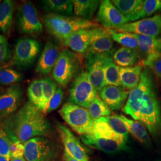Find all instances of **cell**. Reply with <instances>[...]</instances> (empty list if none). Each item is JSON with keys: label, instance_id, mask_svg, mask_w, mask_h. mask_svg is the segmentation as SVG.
<instances>
[{"label": "cell", "instance_id": "32", "mask_svg": "<svg viewBox=\"0 0 161 161\" xmlns=\"http://www.w3.org/2000/svg\"><path fill=\"white\" fill-rule=\"evenodd\" d=\"M99 119L106 122L114 132L121 136L122 137L124 138L125 141H127L129 131L127 125L118 115H110L108 116L102 117Z\"/></svg>", "mask_w": 161, "mask_h": 161}, {"label": "cell", "instance_id": "8", "mask_svg": "<svg viewBox=\"0 0 161 161\" xmlns=\"http://www.w3.org/2000/svg\"><path fill=\"white\" fill-rule=\"evenodd\" d=\"M24 144V158L26 161H54L55 146L49 140L42 137L31 138Z\"/></svg>", "mask_w": 161, "mask_h": 161}, {"label": "cell", "instance_id": "29", "mask_svg": "<svg viewBox=\"0 0 161 161\" xmlns=\"http://www.w3.org/2000/svg\"><path fill=\"white\" fill-rule=\"evenodd\" d=\"M92 134L100 137L113 140L122 143L126 142L124 138L114 132L106 122L100 119L94 120Z\"/></svg>", "mask_w": 161, "mask_h": 161}, {"label": "cell", "instance_id": "14", "mask_svg": "<svg viewBox=\"0 0 161 161\" xmlns=\"http://www.w3.org/2000/svg\"><path fill=\"white\" fill-rule=\"evenodd\" d=\"M56 126L64 144V152L78 161H88L86 150L69 128L59 122L56 123Z\"/></svg>", "mask_w": 161, "mask_h": 161}, {"label": "cell", "instance_id": "19", "mask_svg": "<svg viewBox=\"0 0 161 161\" xmlns=\"http://www.w3.org/2000/svg\"><path fill=\"white\" fill-rule=\"evenodd\" d=\"M81 140L86 146L106 153H115L126 147L125 143L100 137L92 133L82 136Z\"/></svg>", "mask_w": 161, "mask_h": 161}, {"label": "cell", "instance_id": "1", "mask_svg": "<svg viewBox=\"0 0 161 161\" xmlns=\"http://www.w3.org/2000/svg\"><path fill=\"white\" fill-rule=\"evenodd\" d=\"M122 111L142 123L151 134L161 131V109L153 78L148 68L143 69L139 84L129 92Z\"/></svg>", "mask_w": 161, "mask_h": 161}, {"label": "cell", "instance_id": "4", "mask_svg": "<svg viewBox=\"0 0 161 161\" xmlns=\"http://www.w3.org/2000/svg\"><path fill=\"white\" fill-rule=\"evenodd\" d=\"M58 114L69 127L81 136L93 132L94 119L86 108L68 102L58 110Z\"/></svg>", "mask_w": 161, "mask_h": 161}, {"label": "cell", "instance_id": "17", "mask_svg": "<svg viewBox=\"0 0 161 161\" xmlns=\"http://www.w3.org/2000/svg\"><path fill=\"white\" fill-rule=\"evenodd\" d=\"M60 53L58 47L51 41H48L37 63L36 72L42 75L49 74L57 63Z\"/></svg>", "mask_w": 161, "mask_h": 161}, {"label": "cell", "instance_id": "35", "mask_svg": "<svg viewBox=\"0 0 161 161\" xmlns=\"http://www.w3.org/2000/svg\"><path fill=\"white\" fill-rule=\"evenodd\" d=\"M23 80L22 75L10 68H0V85H10Z\"/></svg>", "mask_w": 161, "mask_h": 161}, {"label": "cell", "instance_id": "20", "mask_svg": "<svg viewBox=\"0 0 161 161\" xmlns=\"http://www.w3.org/2000/svg\"><path fill=\"white\" fill-rule=\"evenodd\" d=\"M143 0H113L111 2L129 22L142 18Z\"/></svg>", "mask_w": 161, "mask_h": 161}, {"label": "cell", "instance_id": "44", "mask_svg": "<svg viewBox=\"0 0 161 161\" xmlns=\"http://www.w3.org/2000/svg\"><path fill=\"white\" fill-rule=\"evenodd\" d=\"M10 159L5 157V156H3L0 155V161H10Z\"/></svg>", "mask_w": 161, "mask_h": 161}, {"label": "cell", "instance_id": "6", "mask_svg": "<svg viewBox=\"0 0 161 161\" xmlns=\"http://www.w3.org/2000/svg\"><path fill=\"white\" fill-rule=\"evenodd\" d=\"M97 92L89 80L87 72L82 71L75 77L69 88V102L88 109Z\"/></svg>", "mask_w": 161, "mask_h": 161}, {"label": "cell", "instance_id": "39", "mask_svg": "<svg viewBox=\"0 0 161 161\" xmlns=\"http://www.w3.org/2000/svg\"><path fill=\"white\" fill-rule=\"evenodd\" d=\"M12 56L8 42L6 37L0 34V64L8 61Z\"/></svg>", "mask_w": 161, "mask_h": 161}, {"label": "cell", "instance_id": "12", "mask_svg": "<svg viewBox=\"0 0 161 161\" xmlns=\"http://www.w3.org/2000/svg\"><path fill=\"white\" fill-rule=\"evenodd\" d=\"M22 96V88L18 84H13L0 94V119L4 120L17 111Z\"/></svg>", "mask_w": 161, "mask_h": 161}, {"label": "cell", "instance_id": "16", "mask_svg": "<svg viewBox=\"0 0 161 161\" xmlns=\"http://www.w3.org/2000/svg\"><path fill=\"white\" fill-rule=\"evenodd\" d=\"M98 28L78 31L70 35L62 42L74 52L79 54H86L92 37L97 32Z\"/></svg>", "mask_w": 161, "mask_h": 161}, {"label": "cell", "instance_id": "36", "mask_svg": "<svg viewBox=\"0 0 161 161\" xmlns=\"http://www.w3.org/2000/svg\"><path fill=\"white\" fill-rule=\"evenodd\" d=\"M10 141L11 158H22L24 156V144L11 132L4 131Z\"/></svg>", "mask_w": 161, "mask_h": 161}, {"label": "cell", "instance_id": "11", "mask_svg": "<svg viewBox=\"0 0 161 161\" xmlns=\"http://www.w3.org/2000/svg\"><path fill=\"white\" fill-rule=\"evenodd\" d=\"M85 55L89 80L94 89L99 92L104 86V65L108 58L113 55H101L90 52H86Z\"/></svg>", "mask_w": 161, "mask_h": 161}, {"label": "cell", "instance_id": "13", "mask_svg": "<svg viewBox=\"0 0 161 161\" xmlns=\"http://www.w3.org/2000/svg\"><path fill=\"white\" fill-rule=\"evenodd\" d=\"M97 19L106 29H115L124 24L129 23L128 20L109 0H104L100 3Z\"/></svg>", "mask_w": 161, "mask_h": 161}, {"label": "cell", "instance_id": "38", "mask_svg": "<svg viewBox=\"0 0 161 161\" xmlns=\"http://www.w3.org/2000/svg\"><path fill=\"white\" fill-rule=\"evenodd\" d=\"M161 9V0H145L143 1L142 18L149 17Z\"/></svg>", "mask_w": 161, "mask_h": 161}, {"label": "cell", "instance_id": "41", "mask_svg": "<svg viewBox=\"0 0 161 161\" xmlns=\"http://www.w3.org/2000/svg\"><path fill=\"white\" fill-rule=\"evenodd\" d=\"M64 92L62 90L60 87H58V89L54 96L52 98L49 105L48 107V109L47 110V113H50L52 111L56 109L59 105L61 103L63 97H64Z\"/></svg>", "mask_w": 161, "mask_h": 161}, {"label": "cell", "instance_id": "25", "mask_svg": "<svg viewBox=\"0 0 161 161\" xmlns=\"http://www.w3.org/2000/svg\"><path fill=\"white\" fill-rule=\"evenodd\" d=\"M139 58L138 51L122 47L114 53L113 60L120 68L132 67Z\"/></svg>", "mask_w": 161, "mask_h": 161}, {"label": "cell", "instance_id": "37", "mask_svg": "<svg viewBox=\"0 0 161 161\" xmlns=\"http://www.w3.org/2000/svg\"><path fill=\"white\" fill-rule=\"evenodd\" d=\"M143 64L161 79V53H157L143 60Z\"/></svg>", "mask_w": 161, "mask_h": 161}, {"label": "cell", "instance_id": "18", "mask_svg": "<svg viewBox=\"0 0 161 161\" xmlns=\"http://www.w3.org/2000/svg\"><path fill=\"white\" fill-rule=\"evenodd\" d=\"M86 52L101 55H114V40L108 29L100 27L98 28Z\"/></svg>", "mask_w": 161, "mask_h": 161}, {"label": "cell", "instance_id": "45", "mask_svg": "<svg viewBox=\"0 0 161 161\" xmlns=\"http://www.w3.org/2000/svg\"><path fill=\"white\" fill-rule=\"evenodd\" d=\"M159 42H160V44H161V36L160 38H159Z\"/></svg>", "mask_w": 161, "mask_h": 161}, {"label": "cell", "instance_id": "31", "mask_svg": "<svg viewBox=\"0 0 161 161\" xmlns=\"http://www.w3.org/2000/svg\"><path fill=\"white\" fill-rule=\"evenodd\" d=\"M29 102L41 111L43 100V83L42 80L32 81L28 88Z\"/></svg>", "mask_w": 161, "mask_h": 161}, {"label": "cell", "instance_id": "47", "mask_svg": "<svg viewBox=\"0 0 161 161\" xmlns=\"http://www.w3.org/2000/svg\"><path fill=\"white\" fill-rule=\"evenodd\" d=\"M1 1H0V3H1Z\"/></svg>", "mask_w": 161, "mask_h": 161}, {"label": "cell", "instance_id": "43", "mask_svg": "<svg viewBox=\"0 0 161 161\" xmlns=\"http://www.w3.org/2000/svg\"><path fill=\"white\" fill-rule=\"evenodd\" d=\"M10 161H26L24 157L22 158H11Z\"/></svg>", "mask_w": 161, "mask_h": 161}, {"label": "cell", "instance_id": "10", "mask_svg": "<svg viewBox=\"0 0 161 161\" xmlns=\"http://www.w3.org/2000/svg\"><path fill=\"white\" fill-rule=\"evenodd\" d=\"M115 30L158 38L161 34V15L146 17L142 20L124 24Z\"/></svg>", "mask_w": 161, "mask_h": 161}, {"label": "cell", "instance_id": "15", "mask_svg": "<svg viewBox=\"0 0 161 161\" xmlns=\"http://www.w3.org/2000/svg\"><path fill=\"white\" fill-rule=\"evenodd\" d=\"M128 96L129 92L122 86H107L98 92V96L110 110L124 108Z\"/></svg>", "mask_w": 161, "mask_h": 161}, {"label": "cell", "instance_id": "22", "mask_svg": "<svg viewBox=\"0 0 161 161\" xmlns=\"http://www.w3.org/2000/svg\"><path fill=\"white\" fill-rule=\"evenodd\" d=\"M143 66L141 64L128 68H120L119 75L121 86L131 91L138 86L140 80Z\"/></svg>", "mask_w": 161, "mask_h": 161}, {"label": "cell", "instance_id": "24", "mask_svg": "<svg viewBox=\"0 0 161 161\" xmlns=\"http://www.w3.org/2000/svg\"><path fill=\"white\" fill-rule=\"evenodd\" d=\"M73 4L74 13L77 17L90 20L99 6L100 1L74 0Z\"/></svg>", "mask_w": 161, "mask_h": 161}, {"label": "cell", "instance_id": "46", "mask_svg": "<svg viewBox=\"0 0 161 161\" xmlns=\"http://www.w3.org/2000/svg\"><path fill=\"white\" fill-rule=\"evenodd\" d=\"M3 130V127H1V125H0V130Z\"/></svg>", "mask_w": 161, "mask_h": 161}, {"label": "cell", "instance_id": "21", "mask_svg": "<svg viewBox=\"0 0 161 161\" xmlns=\"http://www.w3.org/2000/svg\"><path fill=\"white\" fill-rule=\"evenodd\" d=\"M134 35L138 42L139 56H140L143 60L152 55L161 53L159 38L137 34H134Z\"/></svg>", "mask_w": 161, "mask_h": 161}, {"label": "cell", "instance_id": "30", "mask_svg": "<svg viewBox=\"0 0 161 161\" xmlns=\"http://www.w3.org/2000/svg\"><path fill=\"white\" fill-rule=\"evenodd\" d=\"M113 40L115 41L124 47H127L138 52V42L134 34L124 32L115 29H107Z\"/></svg>", "mask_w": 161, "mask_h": 161}, {"label": "cell", "instance_id": "27", "mask_svg": "<svg viewBox=\"0 0 161 161\" xmlns=\"http://www.w3.org/2000/svg\"><path fill=\"white\" fill-rule=\"evenodd\" d=\"M119 118L127 125L128 131L142 143H147L150 142L149 136L144 125L138 121L127 118L124 115H119Z\"/></svg>", "mask_w": 161, "mask_h": 161}, {"label": "cell", "instance_id": "2", "mask_svg": "<svg viewBox=\"0 0 161 161\" xmlns=\"http://www.w3.org/2000/svg\"><path fill=\"white\" fill-rule=\"evenodd\" d=\"M3 124L4 131L11 132L22 143L31 138L46 135L50 129L44 114L29 101L3 120Z\"/></svg>", "mask_w": 161, "mask_h": 161}, {"label": "cell", "instance_id": "40", "mask_svg": "<svg viewBox=\"0 0 161 161\" xmlns=\"http://www.w3.org/2000/svg\"><path fill=\"white\" fill-rule=\"evenodd\" d=\"M0 155L11 159L10 141L4 130H0Z\"/></svg>", "mask_w": 161, "mask_h": 161}, {"label": "cell", "instance_id": "5", "mask_svg": "<svg viewBox=\"0 0 161 161\" xmlns=\"http://www.w3.org/2000/svg\"><path fill=\"white\" fill-rule=\"evenodd\" d=\"M80 60L74 52L64 49L60 52L52 76L58 85L66 87L74 78L80 68Z\"/></svg>", "mask_w": 161, "mask_h": 161}, {"label": "cell", "instance_id": "9", "mask_svg": "<svg viewBox=\"0 0 161 161\" xmlns=\"http://www.w3.org/2000/svg\"><path fill=\"white\" fill-rule=\"evenodd\" d=\"M40 44L32 38H21L14 47L11 64L20 69L31 66L40 52Z\"/></svg>", "mask_w": 161, "mask_h": 161}, {"label": "cell", "instance_id": "3", "mask_svg": "<svg viewBox=\"0 0 161 161\" xmlns=\"http://www.w3.org/2000/svg\"><path fill=\"white\" fill-rule=\"evenodd\" d=\"M42 20L47 32L62 42L78 31L100 26L98 23L91 20L52 13H47Z\"/></svg>", "mask_w": 161, "mask_h": 161}, {"label": "cell", "instance_id": "7", "mask_svg": "<svg viewBox=\"0 0 161 161\" xmlns=\"http://www.w3.org/2000/svg\"><path fill=\"white\" fill-rule=\"evenodd\" d=\"M17 26L19 31L25 34L37 35L43 31L38 12L31 1H24L18 8Z\"/></svg>", "mask_w": 161, "mask_h": 161}, {"label": "cell", "instance_id": "42", "mask_svg": "<svg viewBox=\"0 0 161 161\" xmlns=\"http://www.w3.org/2000/svg\"><path fill=\"white\" fill-rule=\"evenodd\" d=\"M64 161H80L77 160L74 158L72 157L71 156L69 155V154L64 152Z\"/></svg>", "mask_w": 161, "mask_h": 161}, {"label": "cell", "instance_id": "26", "mask_svg": "<svg viewBox=\"0 0 161 161\" xmlns=\"http://www.w3.org/2000/svg\"><path fill=\"white\" fill-rule=\"evenodd\" d=\"M14 3L11 0H4L0 3V32L8 34L12 28Z\"/></svg>", "mask_w": 161, "mask_h": 161}, {"label": "cell", "instance_id": "34", "mask_svg": "<svg viewBox=\"0 0 161 161\" xmlns=\"http://www.w3.org/2000/svg\"><path fill=\"white\" fill-rule=\"evenodd\" d=\"M87 109L94 120L104 116H110L112 114V111L98 95L93 100Z\"/></svg>", "mask_w": 161, "mask_h": 161}, {"label": "cell", "instance_id": "23", "mask_svg": "<svg viewBox=\"0 0 161 161\" xmlns=\"http://www.w3.org/2000/svg\"><path fill=\"white\" fill-rule=\"evenodd\" d=\"M44 10L48 13L71 16L74 14L72 0H44L41 1Z\"/></svg>", "mask_w": 161, "mask_h": 161}, {"label": "cell", "instance_id": "28", "mask_svg": "<svg viewBox=\"0 0 161 161\" xmlns=\"http://www.w3.org/2000/svg\"><path fill=\"white\" fill-rule=\"evenodd\" d=\"M119 68L120 67L114 63L113 56L108 58L104 68V86H122L120 80Z\"/></svg>", "mask_w": 161, "mask_h": 161}, {"label": "cell", "instance_id": "33", "mask_svg": "<svg viewBox=\"0 0 161 161\" xmlns=\"http://www.w3.org/2000/svg\"><path fill=\"white\" fill-rule=\"evenodd\" d=\"M43 83V100L41 111L46 114L49 103L58 89L56 81L50 77H46L42 79Z\"/></svg>", "mask_w": 161, "mask_h": 161}]
</instances>
